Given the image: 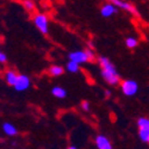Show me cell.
<instances>
[{
	"mask_svg": "<svg viewBox=\"0 0 149 149\" xmlns=\"http://www.w3.org/2000/svg\"><path fill=\"white\" fill-rule=\"evenodd\" d=\"M99 65H100L102 68V75L104 78V80L110 84V85H117L119 82V75L115 68V66L111 63V61L106 57L100 56L99 57Z\"/></svg>",
	"mask_w": 149,
	"mask_h": 149,
	"instance_id": "cell-1",
	"label": "cell"
},
{
	"mask_svg": "<svg viewBox=\"0 0 149 149\" xmlns=\"http://www.w3.org/2000/svg\"><path fill=\"white\" fill-rule=\"evenodd\" d=\"M33 23L36 28L38 29L43 35L48 33V18L43 13H36L33 16Z\"/></svg>",
	"mask_w": 149,
	"mask_h": 149,
	"instance_id": "cell-2",
	"label": "cell"
},
{
	"mask_svg": "<svg viewBox=\"0 0 149 149\" xmlns=\"http://www.w3.org/2000/svg\"><path fill=\"white\" fill-rule=\"evenodd\" d=\"M120 87H122V91H123L124 94L128 95V97H131V95L137 93L139 85L134 80H124L120 85Z\"/></svg>",
	"mask_w": 149,
	"mask_h": 149,
	"instance_id": "cell-3",
	"label": "cell"
},
{
	"mask_svg": "<svg viewBox=\"0 0 149 149\" xmlns=\"http://www.w3.org/2000/svg\"><path fill=\"white\" fill-rule=\"evenodd\" d=\"M111 3H112L113 5H116L117 7H120L124 11H128L129 13L134 15L135 17H140V13H139L137 8L130 3H125V1H123V0H111Z\"/></svg>",
	"mask_w": 149,
	"mask_h": 149,
	"instance_id": "cell-4",
	"label": "cell"
},
{
	"mask_svg": "<svg viewBox=\"0 0 149 149\" xmlns=\"http://www.w3.org/2000/svg\"><path fill=\"white\" fill-rule=\"evenodd\" d=\"M69 61L78 62V63H84V62H88L90 57L85 50L84 52H74L69 54Z\"/></svg>",
	"mask_w": 149,
	"mask_h": 149,
	"instance_id": "cell-5",
	"label": "cell"
},
{
	"mask_svg": "<svg viewBox=\"0 0 149 149\" xmlns=\"http://www.w3.org/2000/svg\"><path fill=\"white\" fill-rule=\"evenodd\" d=\"M29 86H30V79L26 75H22V74L18 75V79L15 85V88L17 91H25Z\"/></svg>",
	"mask_w": 149,
	"mask_h": 149,
	"instance_id": "cell-6",
	"label": "cell"
},
{
	"mask_svg": "<svg viewBox=\"0 0 149 149\" xmlns=\"http://www.w3.org/2000/svg\"><path fill=\"white\" fill-rule=\"evenodd\" d=\"M95 146L98 149H112V144H111L110 140L103 135H98L95 137Z\"/></svg>",
	"mask_w": 149,
	"mask_h": 149,
	"instance_id": "cell-7",
	"label": "cell"
},
{
	"mask_svg": "<svg viewBox=\"0 0 149 149\" xmlns=\"http://www.w3.org/2000/svg\"><path fill=\"white\" fill-rule=\"evenodd\" d=\"M102 12V16L103 17H111V16H113L115 13H117V8L113 4H106L102 7L100 10Z\"/></svg>",
	"mask_w": 149,
	"mask_h": 149,
	"instance_id": "cell-8",
	"label": "cell"
},
{
	"mask_svg": "<svg viewBox=\"0 0 149 149\" xmlns=\"http://www.w3.org/2000/svg\"><path fill=\"white\" fill-rule=\"evenodd\" d=\"M18 75L19 74H17L15 70H7L6 73H5V80H6V82L10 85V86H15L16 85V81H17V79H18Z\"/></svg>",
	"mask_w": 149,
	"mask_h": 149,
	"instance_id": "cell-9",
	"label": "cell"
},
{
	"mask_svg": "<svg viewBox=\"0 0 149 149\" xmlns=\"http://www.w3.org/2000/svg\"><path fill=\"white\" fill-rule=\"evenodd\" d=\"M3 128H4L5 134L8 135V136H15V135H17V129H16V127L12 125V124H10V123H4Z\"/></svg>",
	"mask_w": 149,
	"mask_h": 149,
	"instance_id": "cell-10",
	"label": "cell"
},
{
	"mask_svg": "<svg viewBox=\"0 0 149 149\" xmlns=\"http://www.w3.org/2000/svg\"><path fill=\"white\" fill-rule=\"evenodd\" d=\"M63 68H62L61 66H52L50 68H49V74H50L52 77H60L63 74Z\"/></svg>",
	"mask_w": 149,
	"mask_h": 149,
	"instance_id": "cell-11",
	"label": "cell"
},
{
	"mask_svg": "<svg viewBox=\"0 0 149 149\" xmlns=\"http://www.w3.org/2000/svg\"><path fill=\"white\" fill-rule=\"evenodd\" d=\"M53 95L58 98V99H63L67 95V93H66L65 88H62V87H54L53 88Z\"/></svg>",
	"mask_w": 149,
	"mask_h": 149,
	"instance_id": "cell-12",
	"label": "cell"
},
{
	"mask_svg": "<svg viewBox=\"0 0 149 149\" xmlns=\"http://www.w3.org/2000/svg\"><path fill=\"white\" fill-rule=\"evenodd\" d=\"M139 136L143 142H149V129L146 128H140L139 130Z\"/></svg>",
	"mask_w": 149,
	"mask_h": 149,
	"instance_id": "cell-13",
	"label": "cell"
},
{
	"mask_svg": "<svg viewBox=\"0 0 149 149\" xmlns=\"http://www.w3.org/2000/svg\"><path fill=\"white\" fill-rule=\"evenodd\" d=\"M137 44H139L137 40L134 38V37H128V38L125 40V45H127L128 48H130V49L136 48V47H137Z\"/></svg>",
	"mask_w": 149,
	"mask_h": 149,
	"instance_id": "cell-14",
	"label": "cell"
},
{
	"mask_svg": "<svg viewBox=\"0 0 149 149\" xmlns=\"http://www.w3.org/2000/svg\"><path fill=\"white\" fill-rule=\"evenodd\" d=\"M67 69L72 73H77L79 70V63L78 62H74V61H69L67 63Z\"/></svg>",
	"mask_w": 149,
	"mask_h": 149,
	"instance_id": "cell-15",
	"label": "cell"
},
{
	"mask_svg": "<svg viewBox=\"0 0 149 149\" xmlns=\"http://www.w3.org/2000/svg\"><path fill=\"white\" fill-rule=\"evenodd\" d=\"M23 6L25 7V10L29 11V12L35 11V4H33L32 0H23Z\"/></svg>",
	"mask_w": 149,
	"mask_h": 149,
	"instance_id": "cell-16",
	"label": "cell"
},
{
	"mask_svg": "<svg viewBox=\"0 0 149 149\" xmlns=\"http://www.w3.org/2000/svg\"><path fill=\"white\" fill-rule=\"evenodd\" d=\"M137 125H139V128L149 129V118H144V117L140 118V119L137 120Z\"/></svg>",
	"mask_w": 149,
	"mask_h": 149,
	"instance_id": "cell-17",
	"label": "cell"
},
{
	"mask_svg": "<svg viewBox=\"0 0 149 149\" xmlns=\"http://www.w3.org/2000/svg\"><path fill=\"white\" fill-rule=\"evenodd\" d=\"M81 109H82L84 111H88V110H90V103L86 102V100L81 102Z\"/></svg>",
	"mask_w": 149,
	"mask_h": 149,
	"instance_id": "cell-18",
	"label": "cell"
},
{
	"mask_svg": "<svg viewBox=\"0 0 149 149\" xmlns=\"http://www.w3.org/2000/svg\"><path fill=\"white\" fill-rule=\"evenodd\" d=\"M7 61V57H6V55L0 50V62H1V63H5V62Z\"/></svg>",
	"mask_w": 149,
	"mask_h": 149,
	"instance_id": "cell-19",
	"label": "cell"
},
{
	"mask_svg": "<svg viewBox=\"0 0 149 149\" xmlns=\"http://www.w3.org/2000/svg\"><path fill=\"white\" fill-rule=\"evenodd\" d=\"M66 149H77V147H74V146H70V147H67Z\"/></svg>",
	"mask_w": 149,
	"mask_h": 149,
	"instance_id": "cell-20",
	"label": "cell"
},
{
	"mask_svg": "<svg viewBox=\"0 0 149 149\" xmlns=\"http://www.w3.org/2000/svg\"><path fill=\"white\" fill-rule=\"evenodd\" d=\"M148 143H149V142H148Z\"/></svg>",
	"mask_w": 149,
	"mask_h": 149,
	"instance_id": "cell-21",
	"label": "cell"
}]
</instances>
